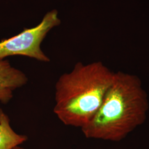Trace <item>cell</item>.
I'll return each instance as SVG.
<instances>
[{"label":"cell","instance_id":"cell-1","mask_svg":"<svg viewBox=\"0 0 149 149\" xmlns=\"http://www.w3.org/2000/svg\"><path fill=\"white\" fill-rule=\"evenodd\" d=\"M149 109L141 80L118 72L114 73L100 108L81 129L87 138L120 141L145 122Z\"/></svg>","mask_w":149,"mask_h":149},{"label":"cell","instance_id":"cell-2","mask_svg":"<svg viewBox=\"0 0 149 149\" xmlns=\"http://www.w3.org/2000/svg\"><path fill=\"white\" fill-rule=\"evenodd\" d=\"M114 74L100 62L76 64L56 82L54 113L66 125L83 127L100 108Z\"/></svg>","mask_w":149,"mask_h":149},{"label":"cell","instance_id":"cell-3","mask_svg":"<svg viewBox=\"0 0 149 149\" xmlns=\"http://www.w3.org/2000/svg\"><path fill=\"white\" fill-rule=\"evenodd\" d=\"M60 23L58 11L53 10L46 13L36 27L24 28L15 36L2 40L0 42V60L10 56L22 55L42 62H49L50 60L44 53L40 45L48 32Z\"/></svg>","mask_w":149,"mask_h":149},{"label":"cell","instance_id":"cell-4","mask_svg":"<svg viewBox=\"0 0 149 149\" xmlns=\"http://www.w3.org/2000/svg\"><path fill=\"white\" fill-rule=\"evenodd\" d=\"M26 74L11 65L7 60H0V103L7 104L12 99L15 91L26 85Z\"/></svg>","mask_w":149,"mask_h":149},{"label":"cell","instance_id":"cell-5","mask_svg":"<svg viewBox=\"0 0 149 149\" xmlns=\"http://www.w3.org/2000/svg\"><path fill=\"white\" fill-rule=\"evenodd\" d=\"M26 135L16 133L10 125V119L0 108V149H13L26 141Z\"/></svg>","mask_w":149,"mask_h":149},{"label":"cell","instance_id":"cell-6","mask_svg":"<svg viewBox=\"0 0 149 149\" xmlns=\"http://www.w3.org/2000/svg\"><path fill=\"white\" fill-rule=\"evenodd\" d=\"M22 149V148H20V147H19V146H17V147H16V148H15L14 149Z\"/></svg>","mask_w":149,"mask_h":149}]
</instances>
